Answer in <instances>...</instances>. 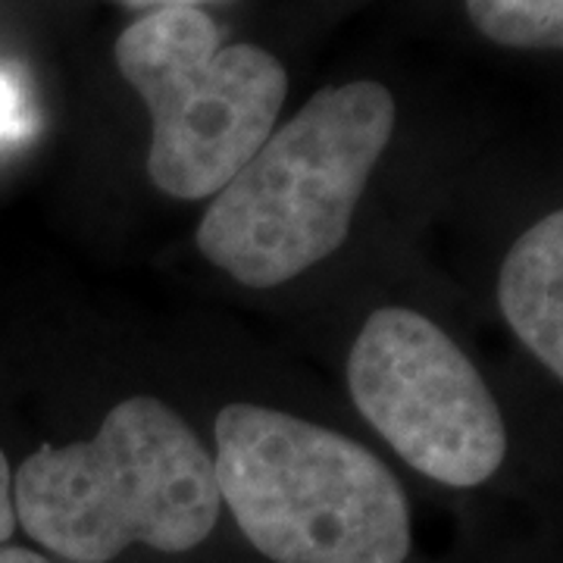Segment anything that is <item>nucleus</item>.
Wrapping results in <instances>:
<instances>
[{"instance_id": "1", "label": "nucleus", "mask_w": 563, "mask_h": 563, "mask_svg": "<svg viewBox=\"0 0 563 563\" xmlns=\"http://www.w3.org/2000/svg\"><path fill=\"white\" fill-rule=\"evenodd\" d=\"M22 529L51 554L107 563L129 544L181 554L220 520L213 457L157 398L117 404L91 442L38 448L13 476Z\"/></svg>"}, {"instance_id": "2", "label": "nucleus", "mask_w": 563, "mask_h": 563, "mask_svg": "<svg viewBox=\"0 0 563 563\" xmlns=\"http://www.w3.org/2000/svg\"><path fill=\"white\" fill-rule=\"evenodd\" d=\"M395 132L379 81L322 88L213 198L198 247L247 288H273L335 254Z\"/></svg>"}, {"instance_id": "3", "label": "nucleus", "mask_w": 563, "mask_h": 563, "mask_svg": "<svg viewBox=\"0 0 563 563\" xmlns=\"http://www.w3.org/2000/svg\"><path fill=\"white\" fill-rule=\"evenodd\" d=\"M222 504L276 563H404L410 507L376 454L342 432L257 404L217 417Z\"/></svg>"}, {"instance_id": "4", "label": "nucleus", "mask_w": 563, "mask_h": 563, "mask_svg": "<svg viewBox=\"0 0 563 563\" xmlns=\"http://www.w3.org/2000/svg\"><path fill=\"white\" fill-rule=\"evenodd\" d=\"M117 66L151 110V181L169 198H217L276 129L288 95L282 63L222 44L198 7L154 10L117 41Z\"/></svg>"}, {"instance_id": "5", "label": "nucleus", "mask_w": 563, "mask_h": 563, "mask_svg": "<svg viewBox=\"0 0 563 563\" xmlns=\"http://www.w3.org/2000/svg\"><path fill=\"white\" fill-rule=\"evenodd\" d=\"M351 398L417 473L473 488L498 473L507 429L473 361L417 310L383 307L347 361Z\"/></svg>"}, {"instance_id": "6", "label": "nucleus", "mask_w": 563, "mask_h": 563, "mask_svg": "<svg viewBox=\"0 0 563 563\" xmlns=\"http://www.w3.org/2000/svg\"><path fill=\"white\" fill-rule=\"evenodd\" d=\"M498 303L514 335L563 383V210L526 229L507 251Z\"/></svg>"}, {"instance_id": "7", "label": "nucleus", "mask_w": 563, "mask_h": 563, "mask_svg": "<svg viewBox=\"0 0 563 563\" xmlns=\"http://www.w3.org/2000/svg\"><path fill=\"white\" fill-rule=\"evenodd\" d=\"M485 38L520 51H563V0H466Z\"/></svg>"}, {"instance_id": "8", "label": "nucleus", "mask_w": 563, "mask_h": 563, "mask_svg": "<svg viewBox=\"0 0 563 563\" xmlns=\"http://www.w3.org/2000/svg\"><path fill=\"white\" fill-rule=\"evenodd\" d=\"M29 110L16 81L0 73V139H20L29 132Z\"/></svg>"}, {"instance_id": "9", "label": "nucleus", "mask_w": 563, "mask_h": 563, "mask_svg": "<svg viewBox=\"0 0 563 563\" xmlns=\"http://www.w3.org/2000/svg\"><path fill=\"white\" fill-rule=\"evenodd\" d=\"M16 529V507H13V476H10V463L0 451V548Z\"/></svg>"}, {"instance_id": "10", "label": "nucleus", "mask_w": 563, "mask_h": 563, "mask_svg": "<svg viewBox=\"0 0 563 563\" xmlns=\"http://www.w3.org/2000/svg\"><path fill=\"white\" fill-rule=\"evenodd\" d=\"M122 7H132V10H147V13H154V10H173V7H198L201 10V3H210V0H120Z\"/></svg>"}, {"instance_id": "11", "label": "nucleus", "mask_w": 563, "mask_h": 563, "mask_svg": "<svg viewBox=\"0 0 563 563\" xmlns=\"http://www.w3.org/2000/svg\"><path fill=\"white\" fill-rule=\"evenodd\" d=\"M0 563H54L47 558H41L35 551H25V548H0Z\"/></svg>"}]
</instances>
